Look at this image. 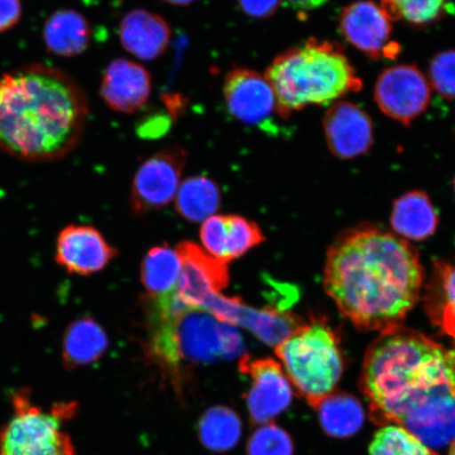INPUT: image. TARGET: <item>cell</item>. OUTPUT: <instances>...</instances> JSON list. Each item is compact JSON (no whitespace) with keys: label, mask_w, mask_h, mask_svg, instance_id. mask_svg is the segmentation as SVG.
Here are the masks:
<instances>
[{"label":"cell","mask_w":455,"mask_h":455,"mask_svg":"<svg viewBox=\"0 0 455 455\" xmlns=\"http://www.w3.org/2000/svg\"><path fill=\"white\" fill-rule=\"evenodd\" d=\"M370 418L403 427L429 447L455 436V350L403 326L387 330L363 358Z\"/></svg>","instance_id":"cell-1"},{"label":"cell","mask_w":455,"mask_h":455,"mask_svg":"<svg viewBox=\"0 0 455 455\" xmlns=\"http://www.w3.org/2000/svg\"><path fill=\"white\" fill-rule=\"evenodd\" d=\"M425 282L417 249L377 226L351 228L328 250L323 287L341 315L363 331L403 326Z\"/></svg>","instance_id":"cell-2"},{"label":"cell","mask_w":455,"mask_h":455,"mask_svg":"<svg viewBox=\"0 0 455 455\" xmlns=\"http://www.w3.org/2000/svg\"><path fill=\"white\" fill-rule=\"evenodd\" d=\"M87 95L57 68L32 64L0 74V150L20 161H60L76 149L89 118Z\"/></svg>","instance_id":"cell-3"},{"label":"cell","mask_w":455,"mask_h":455,"mask_svg":"<svg viewBox=\"0 0 455 455\" xmlns=\"http://www.w3.org/2000/svg\"><path fill=\"white\" fill-rule=\"evenodd\" d=\"M148 355L174 383L187 370L243 355L235 326L199 307L186 306L174 293L145 298Z\"/></svg>","instance_id":"cell-4"},{"label":"cell","mask_w":455,"mask_h":455,"mask_svg":"<svg viewBox=\"0 0 455 455\" xmlns=\"http://www.w3.org/2000/svg\"><path fill=\"white\" fill-rule=\"evenodd\" d=\"M275 93L277 116L288 119L310 105H325L363 84L339 45L310 38L277 55L265 74Z\"/></svg>","instance_id":"cell-5"},{"label":"cell","mask_w":455,"mask_h":455,"mask_svg":"<svg viewBox=\"0 0 455 455\" xmlns=\"http://www.w3.org/2000/svg\"><path fill=\"white\" fill-rule=\"evenodd\" d=\"M275 352L289 382L313 408L337 389L344 355L338 334L325 321L305 322Z\"/></svg>","instance_id":"cell-6"},{"label":"cell","mask_w":455,"mask_h":455,"mask_svg":"<svg viewBox=\"0 0 455 455\" xmlns=\"http://www.w3.org/2000/svg\"><path fill=\"white\" fill-rule=\"evenodd\" d=\"M13 414L0 430V455H76L62 425L76 412V403H56L45 411L30 391L12 396Z\"/></svg>","instance_id":"cell-7"},{"label":"cell","mask_w":455,"mask_h":455,"mask_svg":"<svg viewBox=\"0 0 455 455\" xmlns=\"http://www.w3.org/2000/svg\"><path fill=\"white\" fill-rule=\"evenodd\" d=\"M188 152L183 146L164 147L140 164L131 188L130 204L135 215L166 207L179 191Z\"/></svg>","instance_id":"cell-8"},{"label":"cell","mask_w":455,"mask_h":455,"mask_svg":"<svg viewBox=\"0 0 455 455\" xmlns=\"http://www.w3.org/2000/svg\"><path fill=\"white\" fill-rule=\"evenodd\" d=\"M431 85L415 65H397L380 73L374 100L386 116L409 127L430 104Z\"/></svg>","instance_id":"cell-9"},{"label":"cell","mask_w":455,"mask_h":455,"mask_svg":"<svg viewBox=\"0 0 455 455\" xmlns=\"http://www.w3.org/2000/svg\"><path fill=\"white\" fill-rule=\"evenodd\" d=\"M240 371L251 379L246 402L254 425L271 423L291 403L292 385L280 363L272 358L252 360L244 355L240 360Z\"/></svg>","instance_id":"cell-10"},{"label":"cell","mask_w":455,"mask_h":455,"mask_svg":"<svg viewBox=\"0 0 455 455\" xmlns=\"http://www.w3.org/2000/svg\"><path fill=\"white\" fill-rule=\"evenodd\" d=\"M380 5L360 0L341 11L339 27L341 36L370 60H395L400 44L392 41V24Z\"/></svg>","instance_id":"cell-11"},{"label":"cell","mask_w":455,"mask_h":455,"mask_svg":"<svg viewBox=\"0 0 455 455\" xmlns=\"http://www.w3.org/2000/svg\"><path fill=\"white\" fill-rule=\"evenodd\" d=\"M202 308L232 326L249 330L266 345L275 347L282 344L306 322L292 312L256 309L243 304L241 299L225 298L221 294L209 297Z\"/></svg>","instance_id":"cell-12"},{"label":"cell","mask_w":455,"mask_h":455,"mask_svg":"<svg viewBox=\"0 0 455 455\" xmlns=\"http://www.w3.org/2000/svg\"><path fill=\"white\" fill-rule=\"evenodd\" d=\"M223 94L228 111L238 122L267 131L275 129V96L259 72L243 67L230 70L225 77Z\"/></svg>","instance_id":"cell-13"},{"label":"cell","mask_w":455,"mask_h":455,"mask_svg":"<svg viewBox=\"0 0 455 455\" xmlns=\"http://www.w3.org/2000/svg\"><path fill=\"white\" fill-rule=\"evenodd\" d=\"M181 272L174 290L186 306L202 308L204 299L220 294L229 283V269L223 261L206 253L196 243L183 242L176 247Z\"/></svg>","instance_id":"cell-14"},{"label":"cell","mask_w":455,"mask_h":455,"mask_svg":"<svg viewBox=\"0 0 455 455\" xmlns=\"http://www.w3.org/2000/svg\"><path fill=\"white\" fill-rule=\"evenodd\" d=\"M117 255L94 227L69 225L57 237L55 260L71 275L89 276L104 270Z\"/></svg>","instance_id":"cell-15"},{"label":"cell","mask_w":455,"mask_h":455,"mask_svg":"<svg viewBox=\"0 0 455 455\" xmlns=\"http://www.w3.org/2000/svg\"><path fill=\"white\" fill-rule=\"evenodd\" d=\"M323 131L329 150L339 159L365 156L374 142L372 119L350 101L335 102L323 116Z\"/></svg>","instance_id":"cell-16"},{"label":"cell","mask_w":455,"mask_h":455,"mask_svg":"<svg viewBox=\"0 0 455 455\" xmlns=\"http://www.w3.org/2000/svg\"><path fill=\"white\" fill-rule=\"evenodd\" d=\"M151 92L150 73L133 60H114L102 76L101 99L113 111L124 114L138 112L148 104Z\"/></svg>","instance_id":"cell-17"},{"label":"cell","mask_w":455,"mask_h":455,"mask_svg":"<svg viewBox=\"0 0 455 455\" xmlns=\"http://www.w3.org/2000/svg\"><path fill=\"white\" fill-rule=\"evenodd\" d=\"M201 238L209 254L230 263L266 240L258 224L240 215H213L204 220Z\"/></svg>","instance_id":"cell-18"},{"label":"cell","mask_w":455,"mask_h":455,"mask_svg":"<svg viewBox=\"0 0 455 455\" xmlns=\"http://www.w3.org/2000/svg\"><path fill=\"white\" fill-rule=\"evenodd\" d=\"M119 39L124 49L136 59L156 60L168 50L171 28L161 15L136 9L124 15L119 26Z\"/></svg>","instance_id":"cell-19"},{"label":"cell","mask_w":455,"mask_h":455,"mask_svg":"<svg viewBox=\"0 0 455 455\" xmlns=\"http://www.w3.org/2000/svg\"><path fill=\"white\" fill-rule=\"evenodd\" d=\"M422 295L432 325L455 347V258L435 261Z\"/></svg>","instance_id":"cell-20"},{"label":"cell","mask_w":455,"mask_h":455,"mask_svg":"<svg viewBox=\"0 0 455 455\" xmlns=\"http://www.w3.org/2000/svg\"><path fill=\"white\" fill-rule=\"evenodd\" d=\"M92 30L85 17L72 9L56 11L44 22L43 39L50 53L61 57L81 55L89 48Z\"/></svg>","instance_id":"cell-21"},{"label":"cell","mask_w":455,"mask_h":455,"mask_svg":"<svg viewBox=\"0 0 455 455\" xmlns=\"http://www.w3.org/2000/svg\"><path fill=\"white\" fill-rule=\"evenodd\" d=\"M108 347L109 339L105 329L93 318H79L68 326L62 338V362L69 370L88 366L98 362Z\"/></svg>","instance_id":"cell-22"},{"label":"cell","mask_w":455,"mask_h":455,"mask_svg":"<svg viewBox=\"0 0 455 455\" xmlns=\"http://www.w3.org/2000/svg\"><path fill=\"white\" fill-rule=\"evenodd\" d=\"M390 221L398 235L420 242L435 235L439 216L429 196L414 190L396 199Z\"/></svg>","instance_id":"cell-23"},{"label":"cell","mask_w":455,"mask_h":455,"mask_svg":"<svg viewBox=\"0 0 455 455\" xmlns=\"http://www.w3.org/2000/svg\"><path fill=\"white\" fill-rule=\"evenodd\" d=\"M181 272L178 250L168 244L153 247L142 260L140 278L148 298H159L172 293Z\"/></svg>","instance_id":"cell-24"},{"label":"cell","mask_w":455,"mask_h":455,"mask_svg":"<svg viewBox=\"0 0 455 455\" xmlns=\"http://www.w3.org/2000/svg\"><path fill=\"white\" fill-rule=\"evenodd\" d=\"M175 207L181 218L198 223L218 212L220 206V187L204 175L190 176L180 183Z\"/></svg>","instance_id":"cell-25"},{"label":"cell","mask_w":455,"mask_h":455,"mask_svg":"<svg viewBox=\"0 0 455 455\" xmlns=\"http://www.w3.org/2000/svg\"><path fill=\"white\" fill-rule=\"evenodd\" d=\"M323 429L330 436L346 439L362 428L365 412L355 396L333 392L316 408Z\"/></svg>","instance_id":"cell-26"},{"label":"cell","mask_w":455,"mask_h":455,"mask_svg":"<svg viewBox=\"0 0 455 455\" xmlns=\"http://www.w3.org/2000/svg\"><path fill=\"white\" fill-rule=\"evenodd\" d=\"M198 435L204 447L215 452H225L240 441L242 420L232 409L214 406L199 420Z\"/></svg>","instance_id":"cell-27"},{"label":"cell","mask_w":455,"mask_h":455,"mask_svg":"<svg viewBox=\"0 0 455 455\" xmlns=\"http://www.w3.org/2000/svg\"><path fill=\"white\" fill-rule=\"evenodd\" d=\"M391 20L424 28L435 24L449 12L447 0H382V5Z\"/></svg>","instance_id":"cell-28"},{"label":"cell","mask_w":455,"mask_h":455,"mask_svg":"<svg viewBox=\"0 0 455 455\" xmlns=\"http://www.w3.org/2000/svg\"><path fill=\"white\" fill-rule=\"evenodd\" d=\"M369 455H439L402 426L386 425L375 434Z\"/></svg>","instance_id":"cell-29"},{"label":"cell","mask_w":455,"mask_h":455,"mask_svg":"<svg viewBox=\"0 0 455 455\" xmlns=\"http://www.w3.org/2000/svg\"><path fill=\"white\" fill-rule=\"evenodd\" d=\"M248 455H292L293 443L287 432L275 424L260 425L250 437Z\"/></svg>","instance_id":"cell-30"},{"label":"cell","mask_w":455,"mask_h":455,"mask_svg":"<svg viewBox=\"0 0 455 455\" xmlns=\"http://www.w3.org/2000/svg\"><path fill=\"white\" fill-rule=\"evenodd\" d=\"M429 81L442 98L455 100V50L443 51L432 57Z\"/></svg>","instance_id":"cell-31"},{"label":"cell","mask_w":455,"mask_h":455,"mask_svg":"<svg viewBox=\"0 0 455 455\" xmlns=\"http://www.w3.org/2000/svg\"><path fill=\"white\" fill-rule=\"evenodd\" d=\"M282 0H237L244 14L251 19L266 20L275 15Z\"/></svg>","instance_id":"cell-32"},{"label":"cell","mask_w":455,"mask_h":455,"mask_svg":"<svg viewBox=\"0 0 455 455\" xmlns=\"http://www.w3.org/2000/svg\"><path fill=\"white\" fill-rule=\"evenodd\" d=\"M21 15V0H0V34L19 24Z\"/></svg>","instance_id":"cell-33"},{"label":"cell","mask_w":455,"mask_h":455,"mask_svg":"<svg viewBox=\"0 0 455 455\" xmlns=\"http://www.w3.org/2000/svg\"><path fill=\"white\" fill-rule=\"evenodd\" d=\"M170 126V119L164 116L147 117L138 128L139 135L144 139H156L166 133Z\"/></svg>","instance_id":"cell-34"},{"label":"cell","mask_w":455,"mask_h":455,"mask_svg":"<svg viewBox=\"0 0 455 455\" xmlns=\"http://www.w3.org/2000/svg\"><path fill=\"white\" fill-rule=\"evenodd\" d=\"M287 2L295 10L309 11L321 7L328 0H287Z\"/></svg>","instance_id":"cell-35"},{"label":"cell","mask_w":455,"mask_h":455,"mask_svg":"<svg viewBox=\"0 0 455 455\" xmlns=\"http://www.w3.org/2000/svg\"><path fill=\"white\" fill-rule=\"evenodd\" d=\"M164 2L175 5V7H187V5H190L196 2V0H164Z\"/></svg>","instance_id":"cell-36"},{"label":"cell","mask_w":455,"mask_h":455,"mask_svg":"<svg viewBox=\"0 0 455 455\" xmlns=\"http://www.w3.org/2000/svg\"><path fill=\"white\" fill-rule=\"evenodd\" d=\"M449 455H455V436L451 441V448H449Z\"/></svg>","instance_id":"cell-37"},{"label":"cell","mask_w":455,"mask_h":455,"mask_svg":"<svg viewBox=\"0 0 455 455\" xmlns=\"http://www.w3.org/2000/svg\"><path fill=\"white\" fill-rule=\"evenodd\" d=\"M454 192H455V179H454Z\"/></svg>","instance_id":"cell-38"}]
</instances>
